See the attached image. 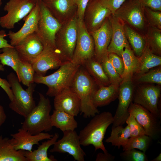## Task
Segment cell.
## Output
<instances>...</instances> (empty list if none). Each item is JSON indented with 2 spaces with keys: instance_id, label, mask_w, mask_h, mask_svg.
<instances>
[{
  "instance_id": "cell-44",
  "label": "cell",
  "mask_w": 161,
  "mask_h": 161,
  "mask_svg": "<svg viewBox=\"0 0 161 161\" xmlns=\"http://www.w3.org/2000/svg\"><path fill=\"white\" fill-rule=\"evenodd\" d=\"M77 7V14L78 19L83 20L85 13L90 0H74Z\"/></svg>"
},
{
  "instance_id": "cell-41",
  "label": "cell",
  "mask_w": 161,
  "mask_h": 161,
  "mask_svg": "<svg viewBox=\"0 0 161 161\" xmlns=\"http://www.w3.org/2000/svg\"><path fill=\"white\" fill-rule=\"evenodd\" d=\"M144 13L150 26L161 30V11L153 10L145 7Z\"/></svg>"
},
{
  "instance_id": "cell-46",
  "label": "cell",
  "mask_w": 161,
  "mask_h": 161,
  "mask_svg": "<svg viewBox=\"0 0 161 161\" xmlns=\"http://www.w3.org/2000/svg\"><path fill=\"white\" fill-rule=\"evenodd\" d=\"M144 7L153 10L161 11V0H139Z\"/></svg>"
},
{
  "instance_id": "cell-29",
  "label": "cell",
  "mask_w": 161,
  "mask_h": 161,
  "mask_svg": "<svg viewBox=\"0 0 161 161\" xmlns=\"http://www.w3.org/2000/svg\"><path fill=\"white\" fill-rule=\"evenodd\" d=\"M82 66L93 78L99 86H107L111 84L101 64L94 58L88 59Z\"/></svg>"
},
{
  "instance_id": "cell-12",
  "label": "cell",
  "mask_w": 161,
  "mask_h": 161,
  "mask_svg": "<svg viewBox=\"0 0 161 161\" xmlns=\"http://www.w3.org/2000/svg\"><path fill=\"white\" fill-rule=\"evenodd\" d=\"M136 120L143 127L146 135L153 140H157L161 133L160 120L142 106L132 102L129 109Z\"/></svg>"
},
{
  "instance_id": "cell-40",
  "label": "cell",
  "mask_w": 161,
  "mask_h": 161,
  "mask_svg": "<svg viewBox=\"0 0 161 161\" xmlns=\"http://www.w3.org/2000/svg\"><path fill=\"white\" fill-rule=\"evenodd\" d=\"M120 156L123 160L127 161H147L145 153L133 149L124 151Z\"/></svg>"
},
{
  "instance_id": "cell-34",
  "label": "cell",
  "mask_w": 161,
  "mask_h": 161,
  "mask_svg": "<svg viewBox=\"0 0 161 161\" xmlns=\"http://www.w3.org/2000/svg\"><path fill=\"white\" fill-rule=\"evenodd\" d=\"M152 52L154 54L161 56V30L150 26L148 31L145 39Z\"/></svg>"
},
{
  "instance_id": "cell-16",
  "label": "cell",
  "mask_w": 161,
  "mask_h": 161,
  "mask_svg": "<svg viewBox=\"0 0 161 161\" xmlns=\"http://www.w3.org/2000/svg\"><path fill=\"white\" fill-rule=\"evenodd\" d=\"M95 44L94 58L100 63L102 59L108 54L107 48L112 36V27L109 17L107 18L97 30L90 32Z\"/></svg>"
},
{
  "instance_id": "cell-36",
  "label": "cell",
  "mask_w": 161,
  "mask_h": 161,
  "mask_svg": "<svg viewBox=\"0 0 161 161\" xmlns=\"http://www.w3.org/2000/svg\"><path fill=\"white\" fill-rule=\"evenodd\" d=\"M134 85L155 83L161 85V66H159L149 70L138 77L132 79Z\"/></svg>"
},
{
  "instance_id": "cell-6",
  "label": "cell",
  "mask_w": 161,
  "mask_h": 161,
  "mask_svg": "<svg viewBox=\"0 0 161 161\" xmlns=\"http://www.w3.org/2000/svg\"><path fill=\"white\" fill-rule=\"evenodd\" d=\"M76 16L70 19L57 32L55 43L57 51L62 59L71 62L75 50L78 35Z\"/></svg>"
},
{
  "instance_id": "cell-15",
  "label": "cell",
  "mask_w": 161,
  "mask_h": 161,
  "mask_svg": "<svg viewBox=\"0 0 161 161\" xmlns=\"http://www.w3.org/2000/svg\"><path fill=\"white\" fill-rule=\"evenodd\" d=\"M43 46L42 52L32 64L36 74L44 75L48 70L59 67L68 62L62 59L56 49L47 45Z\"/></svg>"
},
{
  "instance_id": "cell-37",
  "label": "cell",
  "mask_w": 161,
  "mask_h": 161,
  "mask_svg": "<svg viewBox=\"0 0 161 161\" xmlns=\"http://www.w3.org/2000/svg\"><path fill=\"white\" fill-rule=\"evenodd\" d=\"M152 139L149 136L144 134L130 138L122 146L123 151L137 148L145 153L148 148Z\"/></svg>"
},
{
  "instance_id": "cell-2",
  "label": "cell",
  "mask_w": 161,
  "mask_h": 161,
  "mask_svg": "<svg viewBox=\"0 0 161 161\" xmlns=\"http://www.w3.org/2000/svg\"><path fill=\"white\" fill-rule=\"evenodd\" d=\"M113 121V116L109 112L96 114L80 132L78 136L81 145H92L95 151L100 149L103 153L107 152L103 140L107 128Z\"/></svg>"
},
{
  "instance_id": "cell-5",
  "label": "cell",
  "mask_w": 161,
  "mask_h": 161,
  "mask_svg": "<svg viewBox=\"0 0 161 161\" xmlns=\"http://www.w3.org/2000/svg\"><path fill=\"white\" fill-rule=\"evenodd\" d=\"M7 79L13 95V99L9 104V107L25 118L36 106L33 97L35 85L34 83H32L26 89H24L16 75L12 72L7 75Z\"/></svg>"
},
{
  "instance_id": "cell-23",
  "label": "cell",
  "mask_w": 161,
  "mask_h": 161,
  "mask_svg": "<svg viewBox=\"0 0 161 161\" xmlns=\"http://www.w3.org/2000/svg\"><path fill=\"white\" fill-rule=\"evenodd\" d=\"M42 1L52 14L61 23L63 18L68 17L77 8L74 0Z\"/></svg>"
},
{
  "instance_id": "cell-25",
  "label": "cell",
  "mask_w": 161,
  "mask_h": 161,
  "mask_svg": "<svg viewBox=\"0 0 161 161\" xmlns=\"http://www.w3.org/2000/svg\"><path fill=\"white\" fill-rule=\"evenodd\" d=\"M25 151L16 150L11 139L0 135V161H27Z\"/></svg>"
},
{
  "instance_id": "cell-18",
  "label": "cell",
  "mask_w": 161,
  "mask_h": 161,
  "mask_svg": "<svg viewBox=\"0 0 161 161\" xmlns=\"http://www.w3.org/2000/svg\"><path fill=\"white\" fill-rule=\"evenodd\" d=\"M22 60L32 64L42 52L44 46L35 32L26 37L14 47Z\"/></svg>"
},
{
  "instance_id": "cell-9",
  "label": "cell",
  "mask_w": 161,
  "mask_h": 161,
  "mask_svg": "<svg viewBox=\"0 0 161 161\" xmlns=\"http://www.w3.org/2000/svg\"><path fill=\"white\" fill-rule=\"evenodd\" d=\"M38 0H9L4 7L7 14L0 18V25L12 29L16 23L25 17L36 5Z\"/></svg>"
},
{
  "instance_id": "cell-10",
  "label": "cell",
  "mask_w": 161,
  "mask_h": 161,
  "mask_svg": "<svg viewBox=\"0 0 161 161\" xmlns=\"http://www.w3.org/2000/svg\"><path fill=\"white\" fill-rule=\"evenodd\" d=\"M94 53L93 38L88 31L83 20L78 18L77 38L71 62L76 65H83L87 60L94 58Z\"/></svg>"
},
{
  "instance_id": "cell-14",
  "label": "cell",
  "mask_w": 161,
  "mask_h": 161,
  "mask_svg": "<svg viewBox=\"0 0 161 161\" xmlns=\"http://www.w3.org/2000/svg\"><path fill=\"white\" fill-rule=\"evenodd\" d=\"M62 137L57 140L50 150L51 153H67L77 161H84L86 155L81 147L78 135L75 130L63 132Z\"/></svg>"
},
{
  "instance_id": "cell-45",
  "label": "cell",
  "mask_w": 161,
  "mask_h": 161,
  "mask_svg": "<svg viewBox=\"0 0 161 161\" xmlns=\"http://www.w3.org/2000/svg\"><path fill=\"white\" fill-rule=\"evenodd\" d=\"M4 66L0 63V71H4ZM0 86L6 93L10 100L12 101L13 99V95L8 80L0 78Z\"/></svg>"
},
{
  "instance_id": "cell-51",
  "label": "cell",
  "mask_w": 161,
  "mask_h": 161,
  "mask_svg": "<svg viewBox=\"0 0 161 161\" xmlns=\"http://www.w3.org/2000/svg\"><path fill=\"white\" fill-rule=\"evenodd\" d=\"M2 3L1 0H0V7L1 5V4H2Z\"/></svg>"
},
{
  "instance_id": "cell-20",
  "label": "cell",
  "mask_w": 161,
  "mask_h": 161,
  "mask_svg": "<svg viewBox=\"0 0 161 161\" xmlns=\"http://www.w3.org/2000/svg\"><path fill=\"white\" fill-rule=\"evenodd\" d=\"M40 14L38 0L37 3L29 14L24 18V22L21 28L16 32L10 31L8 34L10 44L14 47L26 37L37 30Z\"/></svg>"
},
{
  "instance_id": "cell-39",
  "label": "cell",
  "mask_w": 161,
  "mask_h": 161,
  "mask_svg": "<svg viewBox=\"0 0 161 161\" xmlns=\"http://www.w3.org/2000/svg\"><path fill=\"white\" fill-rule=\"evenodd\" d=\"M129 114L126 123L129 128L130 137L134 138L146 135L145 131L143 127L136 120L132 114Z\"/></svg>"
},
{
  "instance_id": "cell-28",
  "label": "cell",
  "mask_w": 161,
  "mask_h": 161,
  "mask_svg": "<svg viewBox=\"0 0 161 161\" xmlns=\"http://www.w3.org/2000/svg\"><path fill=\"white\" fill-rule=\"evenodd\" d=\"M51 122L52 127H55L63 132L75 130L78 126L74 116L64 112L55 109L51 115Z\"/></svg>"
},
{
  "instance_id": "cell-4",
  "label": "cell",
  "mask_w": 161,
  "mask_h": 161,
  "mask_svg": "<svg viewBox=\"0 0 161 161\" xmlns=\"http://www.w3.org/2000/svg\"><path fill=\"white\" fill-rule=\"evenodd\" d=\"M38 104L25 118L21 128L34 135L50 131L52 126L50 113L52 107L48 98L38 93Z\"/></svg>"
},
{
  "instance_id": "cell-8",
  "label": "cell",
  "mask_w": 161,
  "mask_h": 161,
  "mask_svg": "<svg viewBox=\"0 0 161 161\" xmlns=\"http://www.w3.org/2000/svg\"><path fill=\"white\" fill-rule=\"evenodd\" d=\"M38 1L40 14L35 33L43 45L56 49V35L62 24L52 14L42 0Z\"/></svg>"
},
{
  "instance_id": "cell-48",
  "label": "cell",
  "mask_w": 161,
  "mask_h": 161,
  "mask_svg": "<svg viewBox=\"0 0 161 161\" xmlns=\"http://www.w3.org/2000/svg\"><path fill=\"white\" fill-rule=\"evenodd\" d=\"M7 36L5 31L4 30H0V51L1 49L5 47H13L10 44L8 43L7 41L5 39Z\"/></svg>"
},
{
  "instance_id": "cell-1",
  "label": "cell",
  "mask_w": 161,
  "mask_h": 161,
  "mask_svg": "<svg viewBox=\"0 0 161 161\" xmlns=\"http://www.w3.org/2000/svg\"><path fill=\"white\" fill-rule=\"evenodd\" d=\"M70 87L80 99V112L84 117H93L99 113L92 101L99 86L83 66H80L78 70Z\"/></svg>"
},
{
  "instance_id": "cell-50",
  "label": "cell",
  "mask_w": 161,
  "mask_h": 161,
  "mask_svg": "<svg viewBox=\"0 0 161 161\" xmlns=\"http://www.w3.org/2000/svg\"><path fill=\"white\" fill-rule=\"evenodd\" d=\"M152 161H161V154L160 153L159 155L156 158L151 160Z\"/></svg>"
},
{
  "instance_id": "cell-35",
  "label": "cell",
  "mask_w": 161,
  "mask_h": 161,
  "mask_svg": "<svg viewBox=\"0 0 161 161\" xmlns=\"http://www.w3.org/2000/svg\"><path fill=\"white\" fill-rule=\"evenodd\" d=\"M2 51L0 53L1 63L11 67L16 74L18 63L21 59L17 50L14 47L3 48Z\"/></svg>"
},
{
  "instance_id": "cell-24",
  "label": "cell",
  "mask_w": 161,
  "mask_h": 161,
  "mask_svg": "<svg viewBox=\"0 0 161 161\" xmlns=\"http://www.w3.org/2000/svg\"><path fill=\"white\" fill-rule=\"evenodd\" d=\"M119 86L110 84L99 86L95 92L92 103L96 108L107 105L118 98Z\"/></svg>"
},
{
  "instance_id": "cell-49",
  "label": "cell",
  "mask_w": 161,
  "mask_h": 161,
  "mask_svg": "<svg viewBox=\"0 0 161 161\" xmlns=\"http://www.w3.org/2000/svg\"><path fill=\"white\" fill-rule=\"evenodd\" d=\"M7 117L4 108L0 104V127L5 122Z\"/></svg>"
},
{
  "instance_id": "cell-7",
  "label": "cell",
  "mask_w": 161,
  "mask_h": 161,
  "mask_svg": "<svg viewBox=\"0 0 161 161\" xmlns=\"http://www.w3.org/2000/svg\"><path fill=\"white\" fill-rule=\"evenodd\" d=\"M161 92V85H135L132 102L142 106L160 120Z\"/></svg>"
},
{
  "instance_id": "cell-17",
  "label": "cell",
  "mask_w": 161,
  "mask_h": 161,
  "mask_svg": "<svg viewBox=\"0 0 161 161\" xmlns=\"http://www.w3.org/2000/svg\"><path fill=\"white\" fill-rule=\"evenodd\" d=\"M109 18L112 26V36L107 52L115 53L121 57L125 48L131 49L125 35L124 24L113 15L111 14Z\"/></svg>"
},
{
  "instance_id": "cell-19",
  "label": "cell",
  "mask_w": 161,
  "mask_h": 161,
  "mask_svg": "<svg viewBox=\"0 0 161 161\" xmlns=\"http://www.w3.org/2000/svg\"><path fill=\"white\" fill-rule=\"evenodd\" d=\"M55 110L62 111L75 117L80 111V101L76 93L70 87L66 88L54 97Z\"/></svg>"
},
{
  "instance_id": "cell-47",
  "label": "cell",
  "mask_w": 161,
  "mask_h": 161,
  "mask_svg": "<svg viewBox=\"0 0 161 161\" xmlns=\"http://www.w3.org/2000/svg\"><path fill=\"white\" fill-rule=\"evenodd\" d=\"M115 156L109 153L101 152L98 153L96 157V161H113L114 160Z\"/></svg>"
},
{
  "instance_id": "cell-26",
  "label": "cell",
  "mask_w": 161,
  "mask_h": 161,
  "mask_svg": "<svg viewBox=\"0 0 161 161\" xmlns=\"http://www.w3.org/2000/svg\"><path fill=\"white\" fill-rule=\"evenodd\" d=\"M59 137V134L55 133L53 137L39 145L38 148L33 151H25L24 156L27 161H56L57 160L53 156H48L47 151L49 147L53 145Z\"/></svg>"
},
{
  "instance_id": "cell-21",
  "label": "cell",
  "mask_w": 161,
  "mask_h": 161,
  "mask_svg": "<svg viewBox=\"0 0 161 161\" xmlns=\"http://www.w3.org/2000/svg\"><path fill=\"white\" fill-rule=\"evenodd\" d=\"M86 24L90 32L99 28L105 20L112 14L99 0H90L86 9Z\"/></svg>"
},
{
  "instance_id": "cell-27",
  "label": "cell",
  "mask_w": 161,
  "mask_h": 161,
  "mask_svg": "<svg viewBox=\"0 0 161 161\" xmlns=\"http://www.w3.org/2000/svg\"><path fill=\"white\" fill-rule=\"evenodd\" d=\"M139 58L140 66L137 71L134 75L132 79L161 65V56L153 53L147 44L141 55Z\"/></svg>"
},
{
  "instance_id": "cell-43",
  "label": "cell",
  "mask_w": 161,
  "mask_h": 161,
  "mask_svg": "<svg viewBox=\"0 0 161 161\" xmlns=\"http://www.w3.org/2000/svg\"><path fill=\"white\" fill-rule=\"evenodd\" d=\"M102 5L114 14L126 0H99Z\"/></svg>"
},
{
  "instance_id": "cell-38",
  "label": "cell",
  "mask_w": 161,
  "mask_h": 161,
  "mask_svg": "<svg viewBox=\"0 0 161 161\" xmlns=\"http://www.w3.org/2000/svg\"><path fill=\"white\" fill-rule=\"evenodd\" d=\"M108 55L103 58L100 64L111 84L119 86L123 78L115 71L108 58Z\"/></svg>"
},
{
  "instance_id": "cell-3",
  "label": "cell",
  "mask_w": 161,
  "mask_h": 161,
  "mask_svg": "<svg viewBox=\"0 0 161 161\" xmlns=\"http://www.w3.org/2000/svg\"><path fill=\"white\" fill-rule=\"evenodd\" d=\"M80 66L68 61L49 75H41L35 73L34 83L47 86L48 89L46 95L54 97L64 89L70 86L75 75Z\"/></svg>"
},
{
  "instance_id": "cell-30",
  "label": "cell",
  "mask_w": 161,
  "mask_h": 161,
  "mask_svg": "<svg viewBox=\"0 0 161 161\" xmlns=\"http://www.w3.org/2000/svg\"><path fill=\"white\" fill-rule=\"evenodd\" d=\"M124 30L127 39L131 46L135 55L140 57L146 45L144 38L129 25L124 24Z\"/></svg>"
},
{
  "instance_id": "cell-33",
  "label": "cell",
  "mask_w": 161,
  "mask_h": 161,
  "mask_svg": "<svg viewBox=\"0 0 161 161\" xmlns=\"http://www.w3.org/2000/svg\"><path fill=\"white\" fill-rule=\"evenodd\" d=\"M35 72L32 64L20 59L18 61L16 75L20 82L28 87L34 83Z\"/></svg>"
},
{
  "instance_id": "cell-11",
  "label": "cell",
  "mask_w": 161,
  "mask_h": 161,
  "mask_svg": "<svg viewBox=\"0 0 161 161\" xmlns=\"http://www.w3.org/2000/svg\"><path fill=\"white\" fill-rule=\"evenodd\" d=\"M133 76L124 78L119 86V102L112 127L123 125L125 123L129 114V107L132 102L135 85L132 80Z\"/></svg>"
},
{
  "instance_id": "cell-31",
  "label": "cell",
  "mask_w": 161,
  "mask_h": 161,
  "mask_svg": "<svg viewBox=\"0 0 161 161\" xmlns=\"http://www.w3.org/2000/svg\"><path fill=\"white\" fill-rule=\"evenodd\" d=\"M129 128L127 125L123 128L120 125L112 128L110 136L107 138L105 142L110 143L113 146L117 147L120 149L123 146L130 137Z\"/></svg>"
},
{
  "instance_id": "cell-42",
  "label": "cell",
  "mask_w": 161,
  "mask_h": 161,
  "mask_svg": "<svg viewBox=\"0 0 161 161\" xmlns=\"http://www.w3.org/2000/svg\"><path fill=\"white\" fill-rule=\"evenodd\" d=\"M108 56L116 72L122 78L124 71V65L122 58L113 53H108Z\"/></svg>"
},
{
  "instance_id": "cell-32",
  "label": "cell",
  "mask_w": 161,
  "mask_h": 161,
  "mask_svg": "<svg viewBox=\"0 0 161 161\" xmlns=\"http://www.w3.org/2000/svg\"><path fill=\"white\" fill-rule=\"evenodd\" d=\"M121 57L124 65V71L123 78L129 76L133 77L140 66L139 57L135 55L131 49L127 48L124 49L122 54Z\"/></svg>"
},
{
  "instance_id": "cell-13",
  "label": "cell",
  "mask_w": 161,
  "mask_h": 161,
  "mask_svg": "<svg viewBox=\"0 0 161 161\" xmlns=\"http://www.w3.org/2000/svg\"><path fill=\"white\" fill-rule=\"evenodd\" d=\"M144 7L139 0H128L112 15L122 21L141 29L145 25Z\"/></svg>"
},
{
  "instance_id": "cell-22",
  "label": "cell",
  "mask_w": 161,
  "mask_h": 161,
  "mask_svg": "<svg viewBox=\"0 0 161 161\" xmlns=\"http://www.w3.org/2000/svg\"><path fill=\"white\" fill-rule=\"evenodd\" d=\"M11 138L14 148L17 150H21L32 151L33 146L39 145L40 141L51 138L53 136L47 133L42 132L36 134H32L22 128L17 133L11 134Z\"/></svg>"
}]
</instances>
